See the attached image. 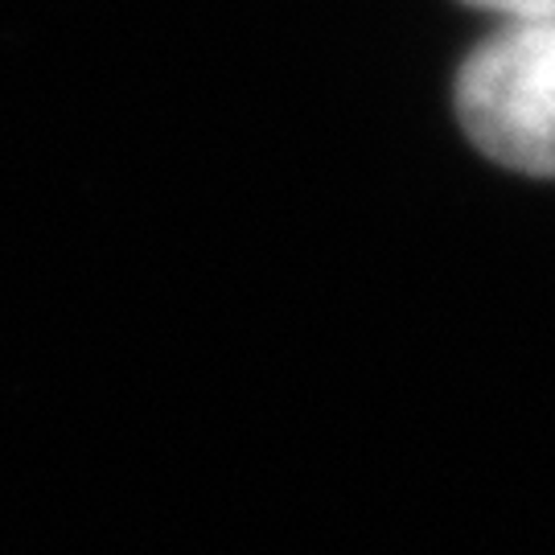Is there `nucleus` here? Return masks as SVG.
Here are the masks:
<instances>
[{
  "label": "nucleus",
  "instance_id": "f257e3e1",
  "mask_svg": "<svg viewBox=\"0 0 555 555\" xmlns=\"http://www.w3.org/2000/svg\"><path fill=\"white\" fill-rule=\"evenodd\" d=\"M456 112L486 157L555 178V17L511 21L481 41L461 66Z\"/></svg>",
  "mask_w": 555,
  "mask_h": 555
},
{
  "label": "nucleus",
  "instance_id": "f03ea898",
  "mask_svg": "<svg viewBox=\"0 0 555 555\" xmlns=\"http://www.w3.org/2000/svg\"><path fill=\"white\" fill-rule=\"evenodd\" d=\"M481 9L506 13L511 21H535V17H555V0H469Z\"/></svg>",
  "mask_w": 555,
  "mask_h": 555
}]
</instances>
